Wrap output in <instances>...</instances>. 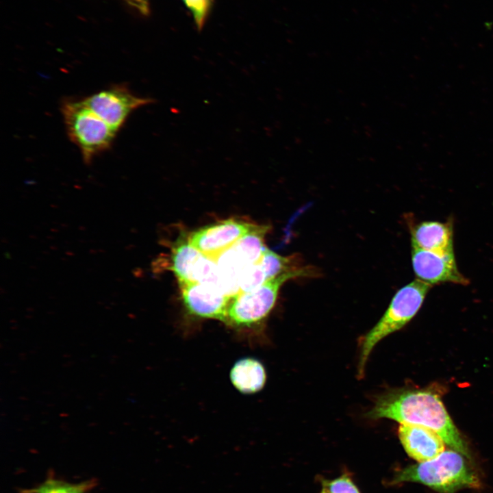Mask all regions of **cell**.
<instances>
[{
	"mask_svg": "<svg viewBox=\"0 0 493 493\" xmlns=\"http://www.w3.org/2000/svg\"><path fill=\"white\" fill-rule=\"evenodd\" d=\"M431 287V285L416 279L394 294L383 316L363 339L358 364L360 377L363 375L366 363L375 346L412 319Z\"/></svg>",
	"mask_w": 493,
	"mask_h": 493,
	"instance_id": "4",
	"label": "cell"
},
{
	"mask_svg": "<svg viewBox=\"0 0 493 493\" xmlns=\"http://www.w3.org/2000/svg\"><path fill=\"white\" fill-rule=\"evenodd\" d=\"M399 440L409 456L418 462L431 459L444 451L445 442L433 430L416 425L401 424Z\"/></svg>",
	"mask_w": 493,
	"mask_h": 493,
	"instance_id": "10",
	"label": "cell"
},
{
	"mask_svg": "<svg viewBox=\"0 0 493 493\" xmlns=\"http://www.w3.org/2000/svg\"><path fill=\"white\" fill-rule=\"evenodd\" d=\"M94 484L92 479L80 483H71L49 477L34 488L22 490L21 493H89Z\"/></svg>",
	"mask_w": 493,
	"mask_h": 493,
	"instance_id": "15",
	"label": "cell"
},
{
	"mask_svg": "<svg viewBox=\"0 0 493 493\" xmlns=\"http://www.w3.org/2000/svg\"><path fill=\"white\" fill-rule=\"evenodd\" d=\"M314 269L302 266L266 281L257 288L239 292L231 298L225 324L235 327H249L260 323L274 307L280 288L288 280L313 276Z\"/></svg>",
	"mask_w": 493,
	"mask_h": 493,
	"instance_id": "5",
	"label": "cell"
},
{
	"mask_svg": "<svg viewBox=\"0 0 493 493\" xmlns=\"http://www.w3.org/2000/svg\"><path fill=\"white\" fill-rule=\"evenodd\" d=\"M412 245L436 252H453V221H422L410 229Z\"/></svg>",
	"mask_w": 493,
	"mask_h": 493,
	"instance_id": "11",
	"label": "cell"
},
{
	"mask_svg": "<svg viewBox=\"0 0 493 493\" xmlns=\"http://www.w3.org/2000/svg\"><path fill=\"white\" fill-rule=\"evenodd\" d=\"M129 5L140 11L142 14H147L149 12V4L147 0H123Z\"/></svg>",
	"mask_w": 493,
	"mask_h": 493,
	"instance_id": "20",
	"label": "cell"
},
{
	"mask_svg": "<svg viewBox=\"0 0 493 493\" xmlns=\"http://www.w3.org/2000/svg\"><path fill=\"white\" fill-rule=\"evenodd\" d=\"M66 133L80 150L84 162L109 149L117 131L96 115L81 99H66L61 103Z\"/></svg>",
	"mask_w": 493,
	"mask_h": 493,
	"instance_id": "3",
	"label": "cell"
},
{
	"mask_svg": "<svg viewBox=\"0 0 493 493\" xmlns=\"http://www.w3.org/2000/svg\"><path fill=\"white\" fill-rule=\"evenodd\" d=\"M367 417L389 418L401 424L429 428L436 432L453 450L470 459L466 443L440 398L432 392L409 390L388 392L377 398Z\"/></svg>",
	"mask_w": 493,
	"mask_h": 493,
	"instance_id": "1",
	"label": "cell"
},
{
	"mask_svg": "<svg viewBox=\"0 0 493 493\" xmlns=\"http://www.w3.org/2000/svg\"><path fill=\"white\" fill-rule=\"evenodd\" d=\"M266 277L260 263L245 266L238 277L239 292L252 291L262 286Z\"/></svg>",
	"mask_w": 493,
	"mask_h": 493,
	"instance_id": "17",
	"label": "cell"
},
{
	"mask_svg": "<svg viewBox=\"0 0 493 493\" xmlns=\"http://www.w3.org/2000/svg\"><path fill=\"white\" fill-rule=\"evenodd\" d=\"M321 493H327V492H325V491H324V490H323L322 492H321Z\"/></svg>",
	"mask_w": 493,
	"mask_h": 493,
	"instance_id": "21",
	"label": "cell"
},
{
	"mask_svg": "<svg viewBox=\"0 0 493 493\" xmlns=\"http://www.w3.org/2000/svg\"><path fill=\"white\" fill-rule=\"evenodd\" d=\"M268 230L266 225H257L230 247L244 264H254L261 261L267 249L264 238Z\"/></svg>",
	"mask_w": 493,
	"mask_h": 493,
	"instance_id": "13",
	"label": "cell"
},
{
	"mask_svg": "<svg viewBox=\"0 0 493 493\" xmlns=\"http://www.w3.org/2000/svg\"><path fill=\"white\" fill-rule=\"evenodd\" d=\"M178 283L183 302L191 314L225 323L231 297L209 284L185 280Z\"/></svg>",
	"mask_w": 493,
	"mask_h": 493,
	"instance_id": "9",
	"label": "cell"
},
{
	"mask_svg": "<svg viewBox=\"0 0 493 493\" xmlns=\"http://www.w3.org/2000/svg\"><path fill=\"white\" fill-rule=\"evenodd\" d=\"M81 100L117 132L134 111L155 102L153 98L135 94L125 84L112 85Z\"/></svg>",
	"mask_w": 493,
	"mask_h": 493,
	"instance_id": "6",
	"label": "cell"
},
{
	"mask_svg": "<svg viewBox=\"0 0 493 493\" xmlns=\"http://www.w3.org/2000/svg\"><path fill=\"white\" fill-rule=\"evenodd\" d=\"M412 262L417 279L431 286L442 283L467 285L458 270L454 251L436 252L412 246Z\"/></svg>",
	"mask_w": 493,
	"mask_h": 493,
	"instance_id": "8",
	"label": "cell"
},
{
	"mask_svg": "<svg viewBox=\"0 0 493 493\" xmlns=\"http://www.w3.org/2000/svg\"><path fill=\"white\" fill-rule=\"evenodd\" d=\"M263 365L257 359L246 357L238 360L230 371L231 381L235 388L244 394L260 390L266 381Z\"/></svg>",
	"mask_w": 493,
	"mask_h": 493,
	"instance_id": "12",
	"label": "cell"
},
{
	"mask_svg": "<svg viewBox=\"0 0 493 493\" xmlns=\"http://www.w3.org/2000/svg\"><path fill=\"white\" fill-rule=\"evenodd\" d=\"M192 12L197 27H202L210 6L211 0H184Z\"/></svg>",
	"mask_w": 493,
	"mask_h": 493,
	"instance_id": "19",
	"label": "cell"
},
{
	"mask_svg": "<svg viewBox=\"0 0 493 493\" xmlns=\"http://www.w3.org/2000/svg\"><path fill=\"white\" fill-rule=\"evenodd\" d=\"M203 255L190 243L188 238L178 240L171 256V269L177 279L192 281L194 270Z\"/></svg>",
	"mask_w": 493,
	"mask_h": 493,
	"instance_id": "14",
	"label": "cell"
},
{
	"mask_svg": "<svg viewBox=\"0 0 493 493\" xmlns=\"http://www.w3.org/2000/svg\"><path fill=\"white\" fill-rule=\"evenodd\" d=\"M257 225L244 221L228 219L205 226L190 234V243L205 255L216 260L239 239Z\"/></svg>",
	"mask_w": 493,
	"mask_h": 493,
	"instance_id": "7",
	"label": "cell"
},
{
	"mask_svg": "<svg viewBox=\"0 0 493 493\" xmlns=\"http://www.w3.org/2000/svg\"><path fill=\"white\" fill-rule=\"evenodd\" d=\"M465 457L455 450L444 451L431 459L405 467L392 482L419 483L439 493L477 488L481 485L480 480Z\"/></svg>",
	"mask_w": 493,
	"mask_h": 493,
	"instance_id": "2",
	"label": "cell"
},
{
	"mask_svg": "<svg viewBox=\"0 0 493 493\" xmlns=\"http://www.w3.org/2000/svg\"><path fill=\"white\" fill-rule=\"evenodd\" d=\"M260 263L263 268L266 280L302 267L297 266L295 257H283L268 248Z\"/></svg>",
	"mask_w": 493,
	"mask_h": 493,
	"instance_id": "16",
	"label": "cell"
},
{
	"mask_svg": "<svg viewBox=\"0 0 493 493\" xmlns=\"http://www.w3.org/2000/svg\"><path fill=\"white\" fill-rule=\"evenodd\" d=\"M323 490L327 493H360L351 477L345 474L333 480L324 481Z\"/></svg>",
	"mask_w": 493,
	"mask_h": 493,
	"instance_id": "18",
	"label": "cell"
}]
</instances>
